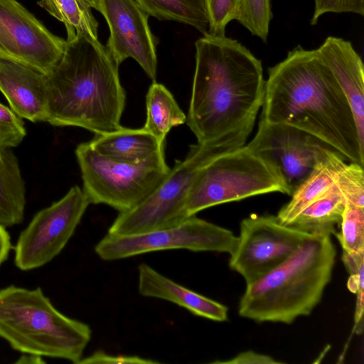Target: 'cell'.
Instances as JSON below:
<instances>
[{
  "label": "cell",
  "mask_w": 364,
  "mask_h": 364,
  "mask_svg": "<svg viewBox=\"0 0 364 364\" xmlns=\"http://www.w3.org/2000/svg\"><path fill=\"white\" fill-rule=\"evenodd\" d=\"M0 91L10 108L32 122H46L47 76L21 63L0 58Z\"/></svg>",
  "instance_id": "obj_15"
},
{
  "label": "cell",
  "mask_w": 364,
  "mask_h": 364,
  "mask_svg": "<svg viewBox=\"0 0 364 364\" xmlns=\"http://www.w3.org/2000/svg\"><path fill=\"white\" fill-rule=\"evenodd\" d=\"M157 364L159 361L136 355H112L102 350H97L87 357L82 358L78 364Z\"/></svg>",
  "instance_id": "obj_31"
},
{
  "label": "cell",
  "mask_w": 364,
  "mask_h": 364,
  "mask_svg": "<svg viewBox=\"0 0 364 364\" xmlns=\"http://www.w3.org/2000/svg\"><path fill=\"white\" fill-rule=\"evenodd\" d=\"M90 4L107 23L109 37L105 47L115 63L119 66L127 58H133L155 82L156 48L149 14L135 0H90Z\"/></svg>",
  "instance_id": "obj_14"
},
{
  "label": "cell",
  "mask_w": 364,
  "mask_h": 364,
  "mask_svg": "<svg viewBox=\"0 0 364 364\" xmlns=\"http://www.w3.org/2000/svg\"><path fill=\"white\" fill-rule=\"evenodd\" d=\"M340 225L335 236L343 250L350 255L364 254V208L346 202Z\"/></svg>",
  "instance_id": "obj_25"
},
{
  "label": "cell",
  "mask_w": 364,
  "mask_h": 364,
  "mask_svg": "<svg viewBox=\"0 0 364 364\" xmlns=\"http://www.w3.org/2000/svg\"><path fill=\"white\" fill-rule=\"evenodd\" d=\"M241 0H204L208 21L207 34L225 36V28L236 20L240 12ZM206 34V35H207Z\"/></svg>",
  "instance_id": "obj_28"
},
{
  "label": "cell",
  "mask_w": 364,
  "mask_h": 364,
  "mask_svg": "<svg viewBox=\"0 0 364 364\" xmlns=\"http://www.w3.org/2000/svg\"><path fill=\"white\" fill-rule=\"evenodd\" d=\"M0 58H4V52H3L1 44H0Z\"/></svg>",
  "instance_id": "obj_34"
},
{
  "label": "cell",
  "mask_w": 364,
  "mask_h": 364,
  "mask_svg": "<svg viewBox=\"0 0 364 364\" xmlns=\"http://www.w3.org/2000/svg\"><path fill=\"white\" fill-rule=\"evenodd\" d=\"M90 204L83 190L75 186L59 200L38 212L18 237L14 248L15 265L28 271L58 256Z\"/></svg>",
  "instance_id": "obj_10"
},
{
  "label": "cell",
  "mask_w": 364,
  "mask_h": 364,
  "mask_svg": "<svg viewBox=\"0 0 364 364\" xmlns=\"http://www.w3.org/2000/svg\"><path fill=\"white\" fill-rule=\"evenodd\" d=\"M346 159L336 150H328L314 170L294 190L291 199L277 215L284 225L291 221L308 205L323 196L334 183L337 170Z\"/></svg>",
  "instance_id": "obj_19"
},
{
  "label": "cell",
  "mask_w": 364,
  "mask_h": 364,
  "mask_svg": "<svg viewBox=\"0 0 364 364\" xmlns=\"http://www.w3.org/2000/svg\"><path fill=\"white\" fill-rule=\"evenodd\" d=\"M237 241L230 230L191 216L171 228L127 236L107 233L95 247L104 261H114L139 255L171 250L218 252L230 255Z\"/></svg>",
  "instance_id": "obj_9"
},
{
  "label": "cell",
  "mask_w": 364,
  "mask_h": 364,
  "mask_svg": "<svg viewBox=\"0 0 364 364\" xmlns=\"http://www.w3.org/2000/svg\"><path fill=\"white\" fill-rule=\"evenodd\" d=\"M0 44L4 58L48 75L67 41L53 33L16 0H0Z\"/></svg>",
  "instance_id": "obj_13"
},
{
  "label": "cell",
  "mask_w": 364,
  "mask_h": 364,
  "mask_svg": "<svg viewBox=\"0 0 364 364\" xmlns=\"http://www.w3.org/2000/svg\"><path fill=\"white\" fill-rule=\"evenodd\" d=\"M11 247L9 235L5 228L0 225V266L7 259Z\"/></svg>",
  "instance_id": "obj_33"
},
{
  "label": "cell",
  "mask_w": 364,
  "mask_h": 364,
  "mask_svg": "<svg viewBox=\"0 0 364 364\" xmlns=\"http://www.w3.org/2000/svg\"><path fill=\"white\" fill-rule=\"evenodd\" d=\"M196 50L188 127L200 144L223 151L245 146L264 102L261 60L225 36L204 35Z\"/></svg>",
  "instance_id": "obj_1"
},
{
  "label": "cell",
  "mask_w": 364,
  "mask_h": 364,
  "mask_svg": "<svg viewBox=\"0 0 364 364\" xmlns=\"http://www.w3.org/2000/svg\"><path fill=\"white\" fill-rule=\"evenodd\" d=\"M331 236L313 235L284 262L247 284L239 315L287 324L309 315L331 279L336 250Z\"/></svg>",
  "instance_id": "obj_4"
},
{
  "label": "cell",
  "mask_w": 364,
  "mask_h": 364,
  "mask_svg": "<svg viewBox=\"0 0 364 364\" xmlns=\"http://www.w3.org/2000/svg\"><path fill=\"white\" fill-rule=\"evenodd\" d=\"M100 154L114 161L139 163L164 151V143L160 142L143 127L121 128L100 134L89 141Z\"/></svg>",
  "instance_id": "obj_18"
},
{
  "label": "cell",
  "mask_w": 364,
  "mask_h": 364,
  "mask_svg": "<svg viewBox=\"0 0 364 364\" xmlns=\"http://www.w3.org/2000/svg\"><path fill=\"white\" fill-rule=\"evenodd\" d=\"M91 337L89 325L59 311L40 287L0 289V338L14 350L78 364Z\"/></svg>",
  "instance_id": "obj_5"
},
{
  "label": "cell",
  "mask_w": 364,
  "mask_h": 364,
  "mask_svg": "<svg viewBox=\"0 0 364 364\" xmlns=\"http://www.w3.org/2000/svg\"><path fill=\"white\" fill-rule=\"evenodd\" d=\"M272 16L271 0H241L236 21L266 42Z\"/></svg>",
  "instance_id": "obj_26"
},
{
  "label": "cell",
  "mask_w": 364,
  "mask_h": 364,
  "mask_svg": "<svg viewBox=\"0 0 364 364\" xmlns=\"http://www.w3.org/2000/svg\"><path fill=\"white\" fill-rule=\"evenodd\" d=\"M225 152L207 144H193L183 160L177 161L159 186L141 203L119 215L107 233L127 236L176 226L185 220L189 191L200 169ZM190 218V217H189Z\"/></svg>",
  "instance_id": "obj_8"
},
{
  "label": "cell",
  "mask_w": 364,
  "mask_h": 364,
  "mask_svg": "<svg viewBox=\"0 0 364 364\" xmlns=\"http://www.w3.org/2000/svg\"><path fill=\"white\" fill-rule=\"evenodd\" d=\"M47 80L46 122L95 134L122 127L126 92L119 65L98 39L80 36L67 41L60 61Z\"/></svg>",
  "instance_id": "obj_3"
},
{
  "label": "cell",
  "mask_w": 364,
  "mask_h": 364,
  "mask_svg": "<svg viewBox=\"0 0 364 364\" xmlns=\"http://www.w3.org/2000/svg\"><path fill=\"white\" fill-rule=\"evenodd\" d=\"M26 135L23 122L11 108L0 103V147L18 146Z\"/></svg>",
  "instance_id": "obj_29"
},
{
  "label": "cell",
  "mask_w": 364,
  "mask_h": 364,
  "mask_svg": "<svg viewBox=\"0 0 364 364\" xmlns=\"http://www.w3.org/2000/svg\"><path fill=\"white\" fill-rule=\"evenodd\" d=\"M314 9L310 23H317L327 13H353L364 15V0H314Z\"/></svg>",
  "instance_id": "obj_30"
},
{
  "label": "cell",
  "mask_w": 364,
  "mask_h": 364,
  "mask_svg": "<svg viewBox=\"0 0 364 364\" xmlns=\"http://www.w3.org/2000/svg\"><path fill=\"white\" fill-rule=\"evenodd\" d=\"M26 186L11 149L0 147V225L20 224L24 217Z\"/></svg>",
  "instance_id": "obj_20"
},
{
  "label": "cell",
  "mask_w": 364,
  "mask_h": 364,
  "mask_svg": "<svg viewBox=\"0 0 364 364\" xmlns=\"http://www.w3.org/2000/svg\"><path fill=\"white\" fill-rule=\"evenodd\" d=\"M363 167L355 162L344 161L337 170L335 179L346 202L360 208H364Z\"/></svg>",
  "instance_id": "obj_27"
},
{
  "label": "cell",
  "mask_w": 364,
  "mask_h": 364,
  "mask_svg": "<svg viewBox=\"0 0 364 364\" xmlns=\"http://www.w3.org/2000/svg\"><path fill=\"white\" fill-rule=\"evenodd\" d=\"M313 235L282 224L277 215H250L240 223L229 266L250 284L284 262Z\"/></svg>",
  "instance_id": "obj_11"
},
{
  "label": "cell",
  "mask_w": 364,
  "mask_h": 364,
  "mask_svg": "<svg viewBox=\"0 0 364 364\" xmlns=\"http://www.w3.org/2000/svg\"><path fill=\"white\" fill-rule=\"evenodd\" d=\"M331 69L352 110L359 142L364 149V68L351 43L327 37L316 49Z\"/></svg>",
  "instance_id": "obj_16"
},
{
  "label": "cell",
  "mask_w": 364,
  "mask_h": 364,
  "mask_svg": "<svg viewBox=\"0 0 364 364\" xmlns=\"http://www.w3.org/2000/svg\"><path fill=\"white\" fill-rule=\"evenodd\" d=\"M38 4L63 23L68 42L80 36L98 39V22L92 13L90 0H40Z\"/></svg>",
  "instance_id": "obj_23"
},
{
  "label": "cell",
  "mask_w": 364,
  "mask_h": 364,
  "mask_svg": "<svg viewBox=\"0 0 364 364\" xmlns=\"http://www.w3.org/2000/svg\"><path fill=\"white\" fill-rule=\"evenodd\" d=\"M146 119L143 127L160 142L174 127L186 122L184 114L171 92L162 84L152 82L146 95Z\"/></svg>",
  "instance_id": "obj_22"
},
{
  "label": "cell",
  "mask_w": 364,
  "mask_h": 364,
  "mask_svg": "<svg viewBox=\"0 0 364 364\" xmlns=\"http://www.w3.org/2000/svg\"><path fill=\"white\" fill-rule=\"evenodd\" d=\"M346 199L334 183L323 196L303 210L289 225L314 234L336 235L340 225Z\"/></svg>",
  "instance_id": "obj_21"
},
{
  "label": "cell",
  "mask_w": 364,
  "mask_h": 364,
  "mask_svg": "<svg viewBox=\"0 0 364 364\" xmlns=\"http://www.w3.org/2000/svg\"><path fill=\"white\" fill-rule=\"evenodd\" d=\"M149 14L159 20L190 25L206 35L208 21L204 0H135Z\"/></svg>",
  "instance_id": "obj_24"
},
{
  "label": "cell",
  "mask_w": 364,
  "mask_h": 364,
  "mask_svg": "<svg viewBox=\"0 0 364 364\" xmlns=\"http://www.w3.org/2000/svg\"><path fill=\"white\" fill-rule=\"evenodd\" d=\"M246 146L277 168L291 196L328 151L335 149L296 127L262 120H259L255 136Z\"/></svg>",
  "instance_id": "obj_12"
},
{
  "label": "cell",
  "mask_w": 364,
  "mask_h": 364,
  "mask_svg": "<svg viewBox=\"0 0 364 364\" xmlns=\"http://www.w3.org/2000/svg\"><path fill=\"white\" fill-rule=\"evenodd\" d=\"M272 192L291 196L277 168L245 145L218 154L200 169L187 197L186 215Z\"/></svg>",
  "instance_id": "obj_6"
},
{
  "label": "cell",
  "mask_w": 364,
  "mask_h": 364,
  "mask_svg": "<svg viewBox=\"0 0 364 364\" xmlns=\"http://www.w3.org/2000/svg\"><path fill=\"white\" fill-rule=\"evenodd\" d=\"M75 156L82 190L90 203L104 204L122 213L144 200L162 182L171 168L164 151L139 163L114 161L86 141L78 144Z\"/></svg>",
  "instance_id": "obj_7"
},
{
  "label": "cell",
  "mask_w": 364,
  "mask_h": 364,
  "mask_svg": "<svg viewBox=\"0 0 364 364\" xmlns=\"http://www.w3.org/2000/svg\"><path fill=\"white\" fill-rule=\"evenodd\" d=\"M138 291L145 297L173 303L198 316L218 322L228 320L226 306L176 283L146 263L138 267Z\"/></svg>",
  "instance_id": "obj_17"
},
{
  "label": "cell",
  "mask_w": 364,
  "mask_h": 364,
  "mask_svg": "<svg viewBox=\"0 0 364 364\" xmlns=\"http://www.w3.org/2000/svg\"><path fill=\"white\" fill-rule=\"evenodd\" d=\"M268 75L260 120L305 131L364 166L350 105L316 49L296 46Z\"/></svg>",
  "instance_id": "obj_2"
},
{
  "label": "cell",
  "mask_w": 364,
  "mask_h": 364,
  "mask_svg": "<svg viewBox=\"0 0 364 364\" xmlns=\"http://www.w3.org/2000/svg\"><path fill=\"white\" fill-rule=\"evenodd\" d=\"M218 364H280L282 362L274 360L272 357L255 353L252 350L242 352L230 360L225 361H215Z\"/></svg>",
  "instance_id": "obj_32"
}]
</instances>
